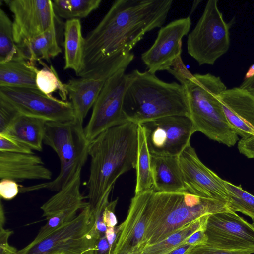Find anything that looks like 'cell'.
I'll list each match as a JSON object with an SVG mask.
<instances>
[{
  "label": "cell",
  "mask_w": 254,
  "mask_h": 254,
  "mask_svg": "<svg viewBox=\"0 0 254 254\" xmlns=\"http://www.w3.org/2000/svg\"><path fill=\"white\" fill-rule=\"evenodd\" d=\"M172 0H118L85 37L84 77L108 57L129 53L145 34L165 23Z\"/></svg>",
  "instance_id": "6da1fadb"
},
{
  "label": "cell",
  "mask_w": 254,
  "mask_h": 254,
  "mask_svg": "<svg viewBox=\"0 0 254 254\" xmlns=\"http://www.w3.org/2000/svg\"><path fill=\"white\" fill-rule=\"evenodd\" d=\"M138 124L129 121L102 132L90 142L89 175L87 183L89 205L94 210L113 188L118 178L135 168Z\"/></svg>",
  "instance_id": "7a4b0ae2"
},
{
  "label": "cell",
  "mask_w": 254,
  "mask_h": 254,
  "mask_svg": "<svg viewBox=\"0 0 254 254\" xmlns=\"http://www.w3.org/2000/svg\"><path fill=\"white\" fill-rule=\"evenodd\" d=\"M186 90L190 118L194 132L228 147L235 145L238 135L229 124L219 99L227 88L219 76L211 73L191 74L182 59L168 71Z\"/></svg>",
  "instance_id": "3957f363"
},
{
  "label": "cell",
  "mask_w": 254,
  "mask_h": 254,
  "mask_svg": "<svg viewBox=\"0 0 254 254\" xmlns=\"http://www.w3.org/2000/svg\"><path fill=\"white\" fill-rule=\"evenodd\" d=\"M146 224L141 249L157 243L187 224L205 215L229 211L226 202L203 198L188 191H146Z\"/></svg>",
  "instance_id": "277c9868"
},
{
  "label": "cell",
  "mask_w": 254,
  "mask_h": 254,
  "mask_svg": "<svg viewBox=\"0 0 254 254\" xmlns=\"http://www.w3.org/2000/svg\"><path fill=\"white\" fill-rule=\"evenodd\" d=\"M123 111L127 121L136 124L170 116L190 117L184 86L164 82L146 71L127 74Z\"/></svg>",
  "instance_id": "5b68a950"
},
{
  "label": "cell",
  "mask_w": 254,
  "mask_h": 254,
  "mask_svg": "<svg viewBox=\"0 0 254 254\" xmlns=\"http://www.w3.org/2000/svg\"><path fill=\"white\" fill-rule=\"evenodd\" d=\"M43 142L58 155L60 173L53 181L21 188V192L41 189L59 191L82 169L89 157L90 142L86 137L83 123L76 119L65 123L47 122Z\"/></svg>",
  "instance_id": "8992f818"
},
{
  "label": "cell",
  "mask_w": 254,
  "mask_h": 254,
  "mask_svg": "<svg viewBox=\"0 0 254 254\" xmlns=\"http://www.w3.org/2000/svg\"><path fill=\"white\" fill-rule=\"evenodd\" d=\"M96 221L88 205L72 221L16 254H94L96 241L100 237Z\"/></svg>",
  "instance_id": "52a82bcc"
},
{
  "label": "cell",
  "mask_w": 254,
  "mask_h": 254,
  "mask_svg": "<svg viewBox=\"0 0 254 254\" xmlns=\"http://www.w3.org/2000/svg\"><path fill=\"white\" fill-rule=\"evenodd\" d=\"M234 19L226 22L217 0H209L193 29L188 36V54L199 64L213 65L228 51L230 29Z\"/></svg>",
  "instance_id": "ba28073f"
},
{
  "label": "cell",
  "mask_w": 254,
  "mask_h": 254,
  "mask_svg": "<svg viewBox=\"0 0 254 254\" xmlns=\"http://www.w3.org/2000/svg\"><path fill=\"white\" fill-rule=\"evenodd\" d=\"M0 99L21 114L47 122L65 123L75 120L70 101L49 96L38 89L0 87Z\"/></svg>",
  "instance_id": "9c48e42d"
},
{
  "label": "cell",
  "mask_w": 254,
  "mask_h": 254,
  "mask_svg": "<svg viewBox=\"0 0 254 254\" xmlns=\"http://www.w3.org/2000/svg\"><path fill=\"white\" fill-rule=\"evenodd\" d=\"M126 69H122L106 81L93 106L90 119L84 128L90 142L103 131L127 121L123 111L127 81Z\"/></svg>",
  "instance_id": "30bf717a"
},
{
  "label": "cell",
  "mask_w": 254,
  "mask_h": 254,
  "mask_svg": "<svg viewBox=\"0 0 254 254\" xmlns=\"http://www.w3.org/2000/svg\"><path fill=\"white\" fill-rule=\"evenodd\" d=\"M140 124L152 155L178 156L195 132L190 119L186 116L164 117Z\"/></svg>",
  "instance_id": "8fae6325"
},
{
  "label": "cell",
  "mask_w": 254,
  "mask_h": 254,
  "mask_svg": "<svg viewBox=\"0 0 254 254\" xmlns=\"http://www.w3.org/2000/svg\"><path fill=\"white\" fill-rule=\"evenodd\" d=\"M206 244L229 251L254 253V224H250L235 212L225 211L208 217Z\"/></svg>",
  "instance_id": "7c38bea8"
},
{
  "label": "cell",
  "mask_w": 254,
  "mask_h": 254,
  "mask_svg": "<svg viewBox=\"0 0 254 254\" xmlns=\"http://www.w3.org/2000/svg\"><path fill=\"white\" fill-rule=\"evenodd\" d=\"M81 169L72 179L41 207L47 223L29 244H35L74 219L79 210L89 205L80 192Z\"/></svg>",
  "instance_id": "4fadbf2b"
},
{
  "label": "cell",
  "mask_w": 254,
  "mask_h": 254,
  "mask_svg": "<svg viewBox=\"0 0 254 254\" xmlns=\"http://www.w3.org/2000/svg\"><path fill=\"white\" fill-rule=\"evenodd\" d=\"M4 2L13 15V37L17 46L56 25L52 0H4Z\"/></svg>",
  "instance_id": "5bb4252c"
},
{
  "label": "cell",
  "mask_w": 254,
  "mask_h": 254,
  "mask_svg": "<svg viewBox=\"0 0 254 254\" xmlns=\"http://www.w3.org/2000/svg\"><path fill=\"white\" fill-rule=\"evenodd\" d=\"M191 25L190 16L174 20L161 27L157 37L141 58L148 71L152 74L170 70L181 58L182 41Z\"/></svg>",
  "instance_id": "9a60e30c"
},
{
  "label": "cell",
  "mask_w": 254,
  "mask_h": 254,
  "mask_svg": "<svg viewBox=\"0 0 254 254\" xmlns=\"http://www.w3.org/2000/svg\"><path fill=\"white\" fill-rule=\"evenodd\" d=\"M187 191L203 198L226 202L224 180L207 167L189 143L178 156Z\"/></svg>",
  "instance_id": "2e32d148"
},
{
  "label": "cell",
  "mask_w": 254,
  "mask_h": 254,
  "mask_svg": "<svg viewBox=\"0 0 254 254\" xmlns=\"http://www.w3.org/2000/svg\"><path fill=\"white\" fill-rule=\"evenodd\" d=\"M146 192L131 199L125 220L117 228V236L112 254L137 252L143 239L146 224Z\"/></svg>",
  "instance_id": "e0dca14e"
},
{
  "label": "cell",
  "mask_w": 254,
  "mask_h": 254,
  "mask_svg": "<svg viewBox=\"0 0 254 254\" xmlns=\"http://www.w3.org/2000/svg\"><path fill=\"white\" fill-rule=\"evenodd\" d=\"M225 117L242 138L254 136V95L240 87L227 89L219 98Z\"/></svg>",
  "instance_id": "ac0fdd59"
},
{
  "label": "cell",
  "mask_w": 254,
  "mask_h": 254,
  "mask_svg": "<svg viewBox=\"0 0 254 254\" xmlns=\"http://www.w3.org/2000/svg\"><path fill=\"white\" fill-rule=\"evenodd\" d=\"M52 173L42 159L33 154L0 151V179L15 181L52 179Z\"/></svg>",
  "instance_id": "d6986e66"
},
{
  "label": "cell",
  "mask_w": 254,
  "mask_h": 254,
  "mask_svg": "<svg viewBox=\"0 0 254 254\" xmlns=\"http://www.w3.org/2000/svg\"><path fill=\"white\" fill-rule=\"evenodd\" d=\"M108 78L95 75L72 78L65 83L67 96L73 108L75 119L83 123Z\"/></svg>",
  "instance_id": "ffe728a7"
},
{
  "label": "cell",
  "mask_w": 254,
  "mask_h": 254,
  "mask_svg": "<svg viewBox=\"0 0 254 254\" xmlns=\"http://www.w3.org/2000/svg\"><path fill=\"white\" fill-rule=\"evenodd\" d=\"M154 189L161 193L186 191L178 156L151 155Z\"/></svg>",
  "instance_id": "44dd1931"
},
{
  "label": "cell",
  "mask_w": 254,
  "mask_h": 254,
  "mask_svg": "<svg viewBox=\"0 0 254 254\" xmlns=\"http://www.w3.org/2000/svg\"><path fill=\"white\" fill-rule=\"evenodd\" d=\"M47 121L19 113L4 133L38 151L43 150Z\"/></svg>",
  "instance_id": "7402d4cb"
},
{
  "label": "cell",
  "mask_w": 254,
  "mask_h": 254,
  "mask_svg": "<svg viewBox=\"0 0 254 254\" xmlns=\"http://www.w3.org/2000/svg\"><path fill=\"white\" fill-rule=\"evenodd\" d=\"M38 68L35 63L25 59L0 63V87L38 89L36 82Z\"/></svg>",
  "instance_id": "603a6c76"
},
{
  "label": "cell",
  "mask_w": 254,
  "mask_h": 254,
  "mask_svg": "<svg viewBox=\"0 0 254 254\" xmlns=\"http://www.w3.org/2000/svg\"><path fill=\"white\" fill-rule=\"evenodd\" d=\"M64 69H72L78 76L83 67L85 45V37L82 34L79 19L66 20L64 24Z\"/></svg>",
  "instance_id": "cb8c5ba5"
},
{
  "label": "cell",
  "mask_w": 254,
  "mask_h": 254,
  "mask_svg": "<svg viewBox=\"0 0 254 254\" xmlns=\"http://www.w3.org/2000/svg\"><path fill=\"white\" fill-rule=\"evenodd\" d=\"M56 25L41 35L17 46L25 60L35 63L50 62L62 52L58 41Z\"/></svg>",
  "instance_id": "d4e9b609"
},
{
  "label": "cell",
  "mask_w": 254,
  "mask_h": 254,
  "mask_svg": "<svg viewBox=\"0 0 254 254\" xmlns=\"http://www.w3.org/2000/svg\"><path fill=\"white\" fill-rule=\"evenodd\" d=\"M208 216H203L187 224L162 241L144 247L138 252L141 254H168L186 244L187 240L194 232L206 228Z\"/></svg>",
  "instance_id": "484cf974"
},
{
  "label": "cell",
  "mask_w": 254,
  "mask_h": 254,
  "mask_svg": "<svg viewBox=\"0 0 254 254\" xmlns=\"http://www.w3.org/2000/svg\"><path fill=\"white\" fill-rule=\"evenodd\" d=\"M151 154L147 146L144 129L140 124L138 126V149L136 163V185L134 195L154 189L151 170Z\"/></svg>",
  "instance_id": "4316f807"
},
{
  "label": "cell",
  "mask_w": 254,
  "mask_h": 254,
  "mask_svg": "<svg viewBox=\"0 0 254 254\" xmlns=\"http://www.w3.org/2000/svg\"><path fill=\"white\" fill-rule=\"evenodd\" d=\"M101 2V0H52L56 15L67 20L86 17L99 7Z\"/></svg>",
  "instance_id": "83f0119b"
},
{
  "label": "cell",
  "mask_w": 254,
  "mask_h": 254,
  "mask_svg": "<svg viewBox=\"0 0 254 254\" xmlns=\"http://www.w3.org/2000/svg\"><path fill=\"white\" fill-rule=\"evenodd\" d=\"M18 59L25 58L14 41L12 21L0 8V63Z\"/></svg>",
  "instance_id": "f1b7e54d"
},
{
  "label": "cell",
  "mask_w": 254,
  "mask_h": 254,
  "mask_svg": "<svg viewBox=\"0 0 254 254\" xmlns=\"http://www.w3.org/2000/svg\"><path fill=\"white\" fill-rule=\"evenodd\" d=\"M224 184L227 192L228 210L248 216L254 224V196L244 190L241 186H236L225 180Z\"/></svg>",
  "instance_id": "f546056e"
},
{
  "label": "cell",
  "mask_w": 254,
  "mask_h": 254,
  "mask_svg": "<svg viewBox=\"0 0 254 254\" xmlns=\"http://www.w3.org/2000/svg\"><path fill=\"white\" fill-rule=\"evenodd\" d=\"M39 63L43 67L38 69L37 72L36 82L38 89L50 97L58 91L61 100L66 101L67 94L65 83L60 80L53 66H48L43 61Z\"/></svg>",
  "instance_id": "4dcf8cb0"
},
{
  "label": "cell",
  "mask_w": 254,
  "mask_h": 254,
  "mask_svg": "<svg viewBox=\"0 0 254 254\" xmlns=\"http://www.w3.org/2000/svg\"><path fill=\"white\" fill-rule=\"evenodd\" d=\"M29 147L5 133H0V151L34 153Z\"/></svg>",
  "instance_id": "1f68e13d"
},
{
  "label": "cell",
  "mask_w": 254,
  "mask_h": 254,
  "mask_svg": "<svg viewBox=\"0 0 254 254\" xmlns=\"http://www.w3.org/2000/svg\"><path fill=\"white\" fill-rule=\"evenodd\" d=\"M0 210V254H16L18 251L11 246L8 241L12 231L5 229L3 227L4 222V213L1 202Z\"/></svg>",
  "instance_id": "d6a6232c"
},
{
  "label": "cell",
  "mask_w": 254,
  "mask_h": 254,
  "mask_svg": "<svg viewBox=\"0 0 254 254\" xmlns=\"http://www.w3.org/2000/svg\"><path fill=\"white\" fill-rule=\"evenodd\" d=\"M19 113L9 104L0 99V133L6 131Z\"/></svg>",
  "instance_id": "836d02e7"
},
{
  "label": "cell",
  "mask_w": 254,
  "mask_h": 254,
  "mask_svg": "<svg viewBox=\"0 0 254 254\" xmlns=\"http://www.w3.org/2000/svg\"><path fill=\"white\" fill-rule=\"evenodd\" d=\"M184 254H251V253L247 252L225 251L205 244L196 246Z\"/></svg>",
  "instance_id": "e575fe53"
},
{
  "label": "cell",
  "mask_w": 254,
  "mask_h": 254,
  "mask_svg": "<svg viewBox=\"0 0 254 254\" xmlns=\"http://www.w3.org/2000/svg\"><path fill=\"white\" fill-rule=\"evenodd\" d=\"M19 191L16 181L7 179L0 180V196L1 198L9 200L16 196Z\"/></svg>",
  "instance_id": "d590c367"
},
{
  "label": "cell",
  "mask_w": 254,
  "mask_h": 254,
  "mask_svg": "<svg viewBox=\"0 0 254 254\" xmlns=\"http://www.w3.org/2000/svg\"><path fill=\"white\" fill-rule=\"evenodd\" d=\"M118 202V198L110 201L107 205L102 214L103 222L107 227H115L117 220L115 214V209Z\"/></svg>",
  "instance_id": "8d00e7d4"
},
{
  "label": "cell",
  "mask_w": 254,
  "mask_h": 254,
  "mask_svg": "<svg viewBox=\"0 0 254 254\" xmlns=\"http://www.w3.org/2000/svg\"><path fill=\"white\" fill-rule=\"evenodd\" d=\"M239 152L248 158H254V136L242 138L238 142Z\"/></svg>",
  "instance_id": "74e56055"
},
{
  "label": "cell",
  "mask_w": 254,
  "mask_h": 254,
  "mask_svg": "<svg viewBox=\"0 0 254 254\" xmlns=\"http://www.w3.org/2000/svg\"><path fill=\"white\" fill-rule=\"evenodd\" d=\"M205 229H201L194 232L187 240L186 243L194 246L206 244L207 237Z\"/></svg>",
  "instance_id": "f35d334b"
},
{
  "label": "cell",
  "mask_w": 254,
  "mask_h": 254,
  "mask_svg": "<svg viewBox=\"0 0 254 254\" xmlns=\"http://www.w3.org/2000/svg\"><path fill=\"white\" fill-rule=\"evenodd\" d=\"M94 254H112V250L105 235L99 237L95 243Z\"/></svg>",
  "instance_id": "ab89813d"
},
{
  "label": "cell",
  "mask_w": 254,
  "mask_h": 254,
  "mask_svg": "<svg viewBox=\"0 0 254 254\" xmlns=\"http://www.w3.org/2000/svg\"><path fill=\"white\" fill-rule=\"evenodd\" d=\"M240 87L254 95V72L244 80Z\"/></svg>",
  "instance_id": "60d3db41"
},
{
  "label": "cell",
  "mask_w": 254,
  "mask_h": 254,
  "mask_svg": "<svg viewBox=\"0 0 254 254\" xmlns=\"http://www.w3.org/2000/svg\"><path fill=\"white\" fill-rule=\"evenodd\" d=\"M105 235L110 244L112 252L114 245L117 236V229H116L115 227H108Z\"/></svg>",
  "instance_id": "b9f144b4"
},
{
  "label": "cell",
  "mask_w": 254,
  "mask_h": 254,
  "mask_svg": "<svg viewBox=\"0 0 254 254\" xmlns=\"http://www.w3.org/2000/svg\"><path fill=\"white\" fill-rule=\"evenodd\" d=\"M195 246L188 244H185L171 251L168 254H184L187 251Z\"/></svg>",
  "instance_id": "7bdbcfd3"
},
{
  "label": "cell",
  "mask_w": 254,
  "mask_h": 254,
  "mask_svg": "<svg viewBox=\"0 0 254 254\" xmlns=\"http://www.w3.org/2000/svg\"><path fill=\"white\" fill-rule=\"evenodd\" d=\"M124 254H141L138 252H129Z\"/></svg>",
  "instance_id": "ee69618b"
}]
</instances>
